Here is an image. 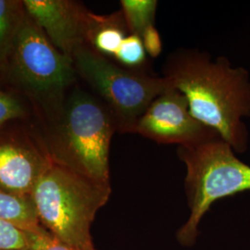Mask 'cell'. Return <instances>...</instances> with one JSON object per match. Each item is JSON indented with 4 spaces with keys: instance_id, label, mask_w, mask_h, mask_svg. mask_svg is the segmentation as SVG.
<instances>
[{
    "instance_id": "obj_1",
    "label": "cell",
    "mask_w": 250,
    "mask_h": 250,
    "mask_svg": "<svg viewBox=\"0 0 250 250\" xmlns=\"http://www.w3.org/2000/svg\"><path fill=\"white\" fill-rule=\"evenodd\" d=\"M170 86L187 98L189 109L201 124L211 128L243 153L249 134L243 118L250 116V80L243 68H232L228 60L197 49H178L170 54L163 76Z\"/></svg>"
},
{
    "instance_id": "obj_2",
    "label": "cell",
    "mask_w": 250,
    "mask_h": 250,
    "mask_svg": "<svg viewBox=\"0 0 250 250\" xmlns=\"http://www.w3.org/2000/svg\"><path fill=\"white\" fill-rule=\"evenodd\" d=\"M38 127L52 163L110 184L109 150L116 125L89 90L77 83L53 120Z\"/></svg>"
},
{
    "instance_id": "obj_3",
    "label": "cell",
    "mask_w": 250,
    "mask_h": 250,
    "mask_svg": "<svg viewBox=\"0 0 250 250\" xmlns=\"http://www.w3.org/2000/svg\"><path fill=\"white\" fill-rule=\"evenodd\" d=\"M78 80L72 58L61 52L26 12L0 84L26 99L41 126L58 114Z\"/></svg>"
},
{
    "instance_id": "obj_4",
    "label": "cell",
    "mask_w": 250,
    "mask_h": 250,
    "mask_svg": "<svg viewBox=\"0 0 250 250\" xmlns=\"http://www.w3.org/2000/svg\"><path fill=\"white\" fill-rule=\"evenodd\" d=\"M112 192L100 183L52 163L31 193L40 225L54 237L80 249L95 248L91 228Z\"/></svg>"
},
{
    "instance_id": "obj_5",
    "label": "cell",
    "mask_w": 250,
    "mask_h": 250,
    "mask_svg": "<svg viewBox=\"0 0 250 250\" xmlns=\"http://www.w3.org/2000/svg\"><path fill=\"white\" fill-rule=\"evenodd\" d=\"M177 154L187 169L185 189L190 213L176 238L181 246L193 247L199 224L214 202L250 191V166L237 159L221 137L194 146H178Z\"/></svg>"
},
{
    "instance_id": "obj_6",
    "label": "cell",
    "mask_w": 250,
    "mask_h": 250,
    "mask_svg": "<svg viewBox=\"0 0 250 250\" xmlns=\"http://www.w3.org/2000/svg\"><path fill=\"white\" fill-rule=\"evenodd\" d=\"M79 79L106 106L120 134H134L152 101L168 87L164 77L131 70L82 45L72 56Z\"/></svg>"
},
{
    "instance_id": "obj_7",
    "label": "cell",
    "mask_w": 250,
    "mask_h": 250,
    "mask_svg": "<svg viewBox=\"0 0 250 250\" xmlns=\"http://www.w3.org/2000/svg\"><path fill=\"white\" fill-rule=\"evenodd\" d=\"M51 164L36 121H11L0 126V191L30 197Z\"/></svg>"
},
{
    "instance_id": "obj_8",
    "label": "cell",
    "mask_w": 250,
    "mask_h": 250,
    "mask_svg": "<svg viewBox=\"0 0 250 250\" xmlns=\"http://www.w3.org/2000/svg\"><path fill=\"white\" fill-rule=\"evenodd\" d=\"M134 133L156 143L179 146H194L221 137L191 114L187 98L169 83L146 108Z\"/></svg>"
},
{
    "instance_id": "obj_9",
    "label": "cell",
    "mask_w": 250,
    "mask_h": 250,
    "mask_svg": "<svg viewBox=\"0 0 250 250\" xmlns=\"http://www.w3.org/2000/svg\"><path fill=\"white\" fill-rule=\"evenodd\" d=\"M27 14L33 19L61 52L72 58L86 44L91 11L72 0H23Z\"/></svg>"
},
{
    "instance_id": "obj_10",
    "label": "cell",
    "mask_w": 250,
    "mask_h": 250,
    "mask_svg": "<svg viewBox=\"0 0 250 250\" xmlns=\"http://www.w3.org/2000/svg\"><path fill=\"white\" fill-rule=\"evenodd\" d=\"M131 35L122 10L109 15L90 13L86 32V44L96 52L113 60L127 36Z\"/></svg>"
},
{
    "instance_id": "obj_11",
    "label": "cell",
    "mask_w": 250,
    "mask_h": 250,
    "mask_svg": "<svg viewBox=\"0 0 250 250\" xmlns=\"http://www.w3.org/2000/svg\"><path fill=\"white\" fill-rule=\"evenodd\" d=\"M25 16L23 0H0V79Z\"/></svg>"
},
{
    "instance_id": "obj_12",
    "label": "cell",
    "mask_w": 250,
    "mask_h": 250,
    "mask_svg": "<svg viewBox=\"0 0 250 250\" xmlns=\"http://www.w3.org/2000/svg\"><path fill=\"white\" fill-rule=\"evenodd\" d=\"M0 221L16 224L27 231H35L41 226L31 197L2 191H0Z\"/></svg>"
},
{
    "instance_id": "obj_13",
    "label": "cell",
    "mask_w": 250,
    "mask_h": 250,
    "mask_svg": "<svg viewBox=\"0 0 250 250\" xmlns=\"http://www.w3.org/2000/svg\"><path fill=\"white\" fill-rule=\"evenodd\" d=\"M122 11L131 35L143 36L148 27L155 25L158 1L156 0H122Z\"/></svg>"
},
{
    "instance_id": "obj_14",
    "label": "cell",
    "mask_w": 250,
    "mask_h": 250,
    "mask_svg": "<svg viewBox=\"0 0 250 250\" xmlns=\"http://www.w3.org/2000/svg\"><path fill=\"white\" fill-rule=\"evenodd\" d=\"M11 121H36L26 99L0 84V126Z\"/></svg>"
},
{
    "instance_id": "obj_15",
    "label": "cell",
    "mask_w": 250,
    "mask_h": 250,
    "mask_svg": "<svg viewBox=\"0 0 250 250\" xmlns=\"http://www.w3.org/2000/svg\"><path fill=\"white\" fill-rule=\"evenodd\" d=\"M146 56L142 38L136 35H129L122 43L112 61L127 69L146 70Z\"/></svg>"
},
{
    "instance_id": "obj_16",
    "label": "cell",
    "mask_w": 250,
    "mask_h": 250,
    "mask_svg": "<svg viewBox=\"0 0 250 250\" xmlns=\"http://www.w3.org/2000/svg\"><path fill=\"white\" fill-rule=\"evenodd\" d=\"M30 249L29 231L16 224L0 221V250Z\"/></svg>"
},
{
    "instance_id": "obj_17",
    "label": "cell",
    "mask_w": 250,
    "mask_h": 250,
    "mask_svg": "<svg viewBox=\"0 0 250 250\" xmlns=\"http://www.w3.org/2000/svg\"><path fill=\"white\" fill-rule=\"evenodd\" d=\"M30 249L32 250H98L92 249H80L72 247L54 237L50 232L40 226L35 231H29Z\"/></svg>"
},
{
    "instance_id": "obj_18",
    "label": "cell",
    "mask_w": 250,
    "mask_h": 250,
    "mask_svg": "<svg viewBox=\"0 0 250 250\" xmlns=\"http://www.w3.org/2000/svg\"><path fill=\"white\" fill-rule=\"evenodd\" d=\"M145 49L151 58H157L162 51V42L159 31L155 25L148 27L141 36Z\"/></svg>"
},
{
    "instance_id": "obj_19",
    "label": "cell",
    "mask_w": 250,
    "mask_h": 250,
    "mask_svg": "<svg viewBox=\"0 0 250 250\" xmlns=\"http://www.w3.org/2000/svg\"><path fill=\"white\" fill-rule=\"evenodd\" d=\"M32 250L31 249H29V250Z\"/></svg>"
}]
</instances>
